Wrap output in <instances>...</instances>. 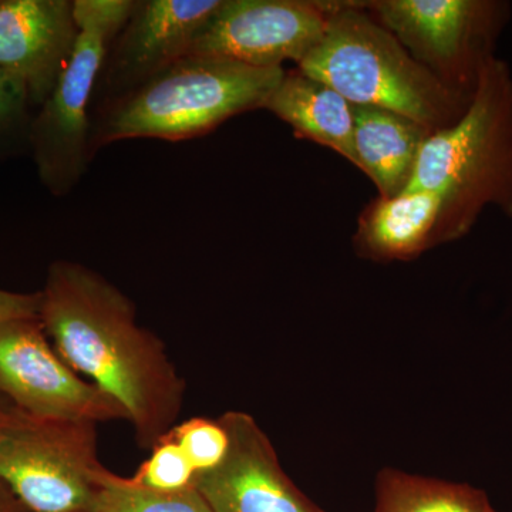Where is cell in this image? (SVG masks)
<instances>
[{"mask_svg":"<svg viewBox=\"0 0 512 512\" xmlns=\"http://www.w3.org/2000/svg\"><path fill=\"white\" fill-rule=\"evenodd\" d=\"M39 320L74 372L119 404L137 443L151 448L183 410L185 383L136 306L93 269L57 261L40 291Z\"/></svg>","mask_w":512,"mask_h":512,"instance_id":"cell-1","label":"cell"},{"mask_svg":"<svg viewBox=\"0 0 512 512\" xmlns=\"http://www.w3.org/2000/svg\"><path fill=\"white\" fill-rule=\"evenodd\" d=\"M406 191H433L446 205L441 244L467 235L487 207L512 218V74L491 57L466 113L431 133Z\"/></svg>","mask_w":512,"mask_h":512,"instance_id":"cell-2","label":"cell"},{"mask_svg":"<svg viewBox=\"0 0 512 512\" xmlns=\"http://www.w3.org/2000/svg\"><path fill=\"white\" fill-rule=\"evenodd\" d=\"M298 69L353 106L409 117L429 130L453 126L471 99L448 89L402 43L365 13V3L336 2L319 45Z\"/></svg>","mask_w":512,"mask_h":512,"instance_id":"cell-3","label":"cell"},{"mask_svg":"<svg viewBox=\"0 0 512 512\" xmlns=\"http://www.w3.org/2000/svg\"><path fill=\"white\" fill-rule=\"evenodd\" d=\"M284 74V67L261 69L220 56H185L124 94L97 131L96 144L204 136L237 114L262 109Z\"/></svg>","mask_w":512,"mask_h":512,"instance_id":"cell-4","label":"cell"},{"mask_svg":"<svg viewBox=\"0 0 512 512\" xmlns=\"http://www.w3.org/2000/svg\"><path fill=\"white\" fill-rule=\"evenodd\" d=\"M137 2L74 0L79 35L55 89L32 126L33 153L40 178L53 194L72 190L90 158L89 110L97 77L117 35Z\"/></svg>","mask_w":512,"mask_h":512,"instance_id":"cell-5","label":"cell"},{"mask_svg":"<svg viewBox=\"0 0 512 512\" xmlns=\"http://www.w3.org/2000/svg\"><path fill=\"white\" fill-rule=\"evenodd\" d=\"M96 427L16 409L0 433V480L26 512H92L104 470Z\"/></svg>","mask_w":512,"mask_h":512,"instance_id":"cell-6","label":"cell"},{"mask_svg":"<svg viewBox=\"0 0 512 512\" xmlns=\"http://www.w3.org/2000/svg\"><path fill=\"white\" fill-rule=\"evenodd\" d=\"M365 8L417 62L468 99L508 19L507 3L493 0H377Z\"/></svg>","mask_w":512,"mask_h":512,"instance_id":"cell-7","label":"cell"},{"mask_svg":"<svg viewBox=\"0 0 512 512\" xmlns=\"http://www.w3.org/2000/svg\"><path fill=\"white\" fill-rule=\"evenodd\" d=\"M0 396L49 420H127L119 404L67 365L39 318L0 322Z\"/></svg>","mask_w":512,"mask_h":512,"instance_id":"cell-8","label":"cell"},{"mask_svg":"<svg viewBox=\"0 0 512 512\" xmlns=\"http://www.w3.org/2000/svg\"><path fill=\"white\" fill-rule=\"evenodd\" d=\"M336 2L222 0L190 55L220 56L261 69L301 63L319 45Z\"/></svg>","mask_w":512,"mask_h":512,"instance_id":"cell-9","label":"cell"},{"mask_svg":"<svg viewBox=\"0 0 512 512\" xmlns=\"http://www.w3.org/2000/svg\"><path fill=\"white\" fill-rule=\"evenodd\" d=\"M229 450L220 466L198 474L194 487L214 512H325L281 466L272 441L251 414L228 412Z\"/></svg>","mask_w":512,"mask_h":512,"instance_id":"cell-10","label":"cell"},{"mask_svg":"<svg viewBox=\"0 0 512 512\" xmlns=\"http://www.w3.org/2000/svg\"><path fill=\"white\" fill-rule=\"evenodd\" d=\"M77 35L70 0H0V69L33 103L49 99Z\"/></svg>","mask_w":512,"mask_h":512,"instance_id":"cell-11","label":"cell"},{"mask_svg":"<svg viewBox=\"0 0 512 512\" xmlns=\"http://www.w3.org/2000/svg\"><path fill=\"white\" fill-rule=\"evenodd\" d=\"M221 5L222 0L137 2L111 50V83L131 92L190 55Z\"/></svg>","mask_w":512,"mask_h":512,"instance_id":"cell-12","label":"cell"},{"mask_svg":"<svg viewBox=\"0 0 512 512\" xmlns=\"http://www.w3.org/2000/svg\"><path fill=\"white\" fill-rule=\"evenodd\" d=\"M443 198L433 191H404L373 201L363 211L355 244L365 258L410 261L441 244Z\"/></svg>","mask_w":512,"mask_h":512,"instance_id":"cell-13","label":"cell"},{"mask_svg":"<svg viewBox=\"0 0 512 512\" xmlns=\"http://www.w3.org/2000/svg\"><path fill=\"white\" fill-rule=\"evenodd\" d=\"M353 121L356 167L375 183L380 197L402 194L433 131L402 114L370 106H353Z\"/></svg>","mask_w":512,"mask_h":512,"instance_id":"cell-14","label":"cell"},{"mask_svg":"<svg viewBox=\"0 0 512 512\" xmlns=\"http://www.w3.org/2000/svg\"><path fill=\"white\" fill-rule=\"evenodd\" d=\"M262 109L288 123L298 136L332 148L356 165L353 104L328 84L299 69L285 72Z\"/></svg>","mask_w":512,"mask_h":512,"instance_id":"cell-15","label":"cell"},{"mask_svg":"<svg viewBox=\"0 0 512 512\" xmlns=\"http://www.w3.org/2000/svg\"><path fill=\"white\" fill-rule=\"evenodd\" d=\"M375 512H498L480 488L384 468L376 477Z\"/></svg>","mask_w":512,"mask_h":512,"instance_id":"cell-16","label":"cell"},{"mask_svg":"<svg viewBox=\"0 0 512 512\" xmlns=\"http://www.w3.org/2000/svg\"><path fill=\"white\" fill-rule=\"evenodd\" d=\"M92 512H214L197 488L154 493L104 468Z\"/></svg>","mask_w":512,"mask_h":512,"instance_id":"cell-17","label":"cell"},{"mask_svg":"<svg viewBox=\"0 0 512 512\" xmlns=\"http://www.w3.org/2000/svg\"><path fill=\"white\" fill-rule=\"evenodd\" d=\"M137 473L128 478L137 487L154 493H180L194 488L197 471L170 431L150 448Z\"/></svg>","mask_w":512,"mask_h":512,"instance_id":"cell-18","label":"cell"},{"mask_svg":"<svg viewBox=\"0 0 512 512\" xmlns=\"http://www.w3.org/2000/svg\"><path fill=\"white\" fill-rule=\"evenodd\" d=\"M198 474L220 466L229 450V431L221 417H192L170 430Z\"/></svg>","mask_w":512,"mask_h":512,"instance_id":"cell-19","label":"cell"},{"mask_svg":"<svg viewBox=\"0 0 512 512\" xmlns=\"http://www.w3.org/2000/svg\"><path fill=\"white\" fill-rule=\"evenodd\" d=\"M40 299V292L18 293L0 289V322L39 318Z\"/></svg>","mask_w":512,"mask_h":512,"instance_id":"cell-20","label":"cell"},{"mask_svg":"<svg viewBox=\"0 0 512 512\" xmlns=\"http://www.w3.org/2000/svg\"><path fill=\"white\" fill-rule=\"evenodd\" d=\"M26 100L28 94L25 89L5 70L0 69V123L12 119Z\"/></svg>","mask_w":512,"mask_h":512,"instance_id":"cell-21","label":"cell"},{"mask_svg":"<svg viewBox=\"0 0 512 512\" xmlns=\"http://www.w3.org/2000/svg\"><path fill=\"white\" fill-rule=\"evenodd\" d=\"M0 512H26L2 480H0Z\"/></svg>","mask_w":512,"mask_h":512,"instance_id":"cell-22","label":"cell"},{"mask_svg":"<svg viewBox=\"0 0 512 512\" xmlns=\"http://www.w3.org/2000/svg\"><path fill=\"white\" fill-rule=\"evenodd\" d=\"M16 407L8 402L5 397L0 396V433L5 430L13 417H15Z\"/></svg>","mask_w":512,"mask_h":512,"instance_id":"cell-23","label":"cell"}]
</instances>
